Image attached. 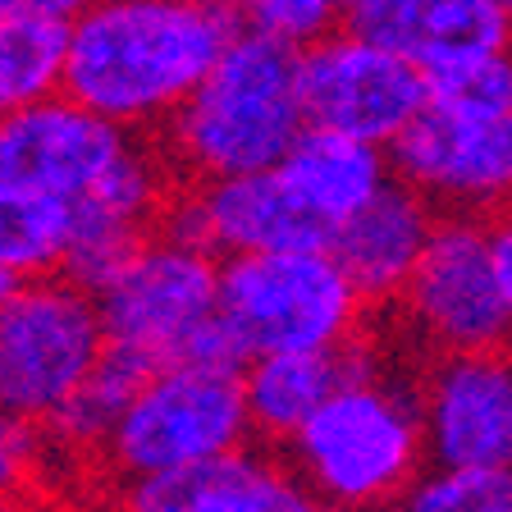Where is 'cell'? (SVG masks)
Listing matches in <instances>:
<instances>
[{
  "mask_svg": "<svg viewBox=\"0 0 512 512\" xmlns=\"http://www.w3.org/2000/svg\"><path fill=\"white\" fill-rule=\"evenodd\" d=\"M234 37V14L197 0H92L69 23L64 92L128 133L170 124Z\"/></svg>",
  "mask_w": 512,
  "mask_h": 512,
  "instance_id": "cell-1",
  "label": "cell"
},
{
  "mask_svg": "<svg viewBox=\"0 0 512 512\" xmlns=\"http://www.w3.org/2000/svg\"><path fill=\"white\" fill-rule=\"evenodd\" d=\"M302 51L256 28H238L206 83L170 119L165 147L183 179H229L270 170L302 138Z\"/></svg>",
  "mask_w": 512,
  "mask_h": 512,
  "instance_id": "cell-2",
  "label": "cell"
},
{
  "mask_svg": "<svg viewBox=\"0 0 512 512\" xmlns=\"http://www.w3.org/2000/svg\"><path fill=\"white\" fill-rule=\"evenodd\" d=\"M284 448L316 499L339 512L394 508L430 462L421 403L380 366L343 380Z\"/></svg>",
  "mask_w": 512,
  "mask_h": 512,
  "instance_id": "cell-3",
  "label": "cell"
},
{
  "mask_svg": "<svg viewBox=\"0 0 512 512\" xmlns=\"http://www.w3.org/2000/svg\"><path fill=\"white\" fill-rule=\"evenodd\" d=\"M106 348L92 288L69 275L23 279L0 302V416L46 430Z\"/></svg>",
  "mask_w": 512,
  "mask_h": 512,
  "instance_id": "cell-4",
  "label": "cell"
},
{
  "mask_svg": "<svg viewBox=\"0 0 512 512\" xmlns=\"http://www.w3.org/2000/svg\"><path fill=\"white\" fill-rule=\"evenodd\" d=\"M366 298L330 247L224 256L220 311L252 357L339 348L357 339Z\"/></svg>",
  "mask_w": 512,
  "mask_h": 512,
  "instance_id": "cell-5",
  "label": "cell"
},
{
  "mask_svg": "<svg viewBox=\"0 0 512 512\" xmlns=\"http://www.w3.org/2000/svg\"><path fill=\"white\" fill-rule=\"evenodd\" d=\"M247 435H252V412L243 375L156 366L119 416L106 453L124 480H142L224 458L243 448Z\"/></svg>",
  "mask_w": 512,
  "mask_h": 512,
  "instance_id": "cell-6",
  "label": "cell"
},
{
  "mask_svg": "<svg viewBox=\"0 0 512 512\" xmlns=\"http://www.w3.org/2000/svg\"><path fill=\"white\" fill-rule=\"evenodd\" d=\"M220 270L211 247L179 234H151L96 288L106 339L147 366H174L179 348L220 311Z\"/></svg>",
  "mask_w": 512,
  "mask_h": 512,
  "instance_id": "cell-7",
  "label": "cell"
},
{
  "mask_svg": "<svg viewBox=\"0 0 512 512\" xmlns=\"http://www.w3.org/2000/svg\"><path fill=\"white\" fill-rule=\"evenodd\" d=\"M403 320L435 352L508 348L512 311L490 261L480 215H444L403 288Z\"/></svg>",
  "mask_w": 512,
  "mask_h": 512,
  "instance_id": "cell-8",
  "label": "cell"
},
{
  "mask_svg": "<svg viewBox=\"0 0 512 512\" xmlns=\"http://www.w3.org/2000/svg\"><path fill=\"white\" fill-rule=\"evenodd\" d=\"M298 83L307 124L375 147H394L430 106V78L352 28L330 32L302 51Z\"/></svg>",
  "mask_w": 512,
  "mask_h": 512,
  "instance_id": "cell-9",
  "label": "cell"
},
{
  "mask_svg": "<svg viewBox=\"0 0 512 512\" xmlns=\"http://www.w3.org/2000/svg\"><path fill=\"white\" fill-rule=\"evenodd\" d=\"M389 156L398 179L435 211L494 215L512 206V110H453L430 101Z\"/></svg>",
  "mask_w": 512,
  "mask_h": 512,
  "instance_id": "cell-10",
  "label": "cell"
},
{
  "mask_svg": "<svg viewBox=\"0 0 512 512\" xmlns=\"http://www.w3.org/2000/svg\"><path fill=\"white\" fill-rule=\"evenodd\" d=\"M133 147L138 142L124 124L69 92L0 115V179L64 202L87 197Z\"/></svg>",
  "mask_w": 512,
  "mask_h": 512,
  "instance_id": "cell-11",
  "label": "cell"
},
{
  "mask_svg": "<svg viewBox=\"0 0 512 512\" xmlns=\"http://www.w3.org/2000/svg\"><path fill=\"white\" fill-rule=\"evenodd\" d=\"M416 403L430 467H512V343L439 352Z\"/></svg>",
  "mask_w": 512,
  "mask_h": 512,
  "instance_id": "cell-12",
  "label": "cell"
},
{
  "mask_svg": "<svg viewBox=\"0 0 512 512\" xmlns=\"http://www.w3.org/2000/svg\"><path fill=\"white\" fill-rule=\"evenodd\" d=\"M174 229L211 247L215 256L307 252L334 243V229L288 188L279 165L192 183L174 211Z\"/></svg>",
  "mask_w": 512,
  "mask_h": 512,
  "instance_id": "cell-13",
  "label": "cell"
},
{
  "mask_svg": "<svg viewBox=\"0 0 512 512\" xmlns=\"http://www.w3.org/2000/svg\"><path fill=\"white\" fill-rule=\"evenodd\" d=\"M124 512H339L316 499L293 462L234 448L183 471L124 480Z\"/></svg>",
  "mask_w": 512,
  "mask_h": 512,
  "instance_id": "cell-14",
  "label": "cell"
},
{
  "mask_svg": "<svg viewBox=\"0 0 512 512\" xmlns=\"http://www.w3.org/2000/svg\"><path fill=\"white\" fill-rule=\"evenodd\" d=\"M348 28L403 55L426 78L512 46V19L499 0H362Z\"/></svg>",
  "mask_w": 512,
  "mask_h": 512,
  "instance_id": "cell-15",
  "label": "cell"
},
{
  "mask_svg": "<svg viewBox=\"0 0 512 512\" xmlns=\"http://www.w3.org/2000/svg\"><path fill=\"white\" fill-rule=\"evenodd\" d=\"M435 224H439L435 206L407 179L394 174L362 211L334 229L330 252L339 256V266L348 270V279L357 284L366 307H384V302L403 298V288L412 279L421 252H426Z\"/></svg>",
  "mask_w": 512,
  "mask_h": 512,
  "instance_id": "cell-16",
  "label": "cell"
},
{
  "mask_svg": "<svg viewBox=\"0 0 512 512\" xmlns=\"http://www.w3.org/2000/svg\"><path fill=\"white\" fill-rule=\"evenodd\" d=\"M375 366V352L362 339L339 348H307V352H261L243 371V394L252 412V435L266 444H288L311 412L339 389L343 380Z\"/></svg>",
  "mask_w": 512,
  "mask_h": 512,
  "instance_id": "cell-17",
  "label": "cell"
},
{
  "mask_svg": "<svg viewBox=\"0 0 512 512\" xmlns=\"http://www.w3.org/2000/svg\"><path fill=\"white\" fill-rule=\"evenodd\" d=\"M384 151L389 147L307 124L302 138L279 160V174L320 220L339 229L343 220H352L384 183L394 179V156H384Z\"/></svg>",
  "mask_w": 512,
  "mask_h": 512,
  "instance_id": "cell-18",
  "label": "cell"
},
{
  "mask_svg": "<svg viewBox=\"0 0 512 512\" xmlns=\"http://www.w3.org/2000/svg\"><path fill=\"white\" fill-rule=\"evenodd\" d=\"M74 238V202L0 179V270L14 279L64 275Z\"/></svg>",
  "mask_w": 512,
  "mask_h": 512,
  "instance_id": "cell-19",
  "label": "cell"
},
{
  "mask_svg": "<svg viewBox=\"0 0 512 512\" xmlns=\"http://www.w3.org/2000/svg\"><path fill=\"white\" fill-rule=\"evenodd\" d=\"M151 371H156V366H147L138 352H124L110 343L106 357L96 362V371L87 375L74 394H69V403L51 416L46 435L69 448H106L119 426V416L128 412L138 384L147 380Z\"/></svg>",
  "mask_w": 512,
  "mask_h": 512,
  "instance_id": "cell-20",
  "label": "cell"
},
{
  "mask_svg": "<svg viewBox=\"0 0 512 512\" xmlns=\"http://www.w3.org/2000/svg\"><path fill=\"white\" fill-rule=\"evenodd\" d=\"M69 23L0 19V115L64 92Z\"/></svg>",
  "mask_w": 512,
  "mask_h": 512,
  "instance_id": "cell-21",
  "label": "cell"
},
{
  "mask_svg": "<svg viewBox=\"0 0 512 512\" xmlns=\"http://www.w3.org/2000/svg\"><path fill=\"white\" fill-rule=\"evenodd\" d=\"M398 512H512V467H426Z\"/></svg>",
  "mask_w": 512,
  "mask_h": 512,
  "instance_id": "cell-22",
  "label": "cell"
},
{
  "mask_svg": "<svg viewBox=\"0 0 512 512\" xmlns=\"http://www.w3.org/2000/svg\"><path fill=\"white\" fill-rule=\"evenodd\" d=\"M238 14L247 19V28L266 32L293 51H307V46L325 42L330 32H339V23L348 19V5L343 0H247Z\"/></svg>",
  "mask_w": 512,
  "mask_h": 512,
  "instance_id": "cell-23",
  "label": "cell"
},
{
  "mask_svg": "<svg viewBox=\"0 0 512 512\" xmlns=\"http://www.w3.org/2000/svg\"><path fill=\"white\" fill-rule=\"evenodd\" d=\"M430 101L453 110H512V46L430 78Z\"/></svg>",
  "mask_w": 512,
  "mask_h": 512,
  "instance_id": "cell-24",
  "label": "cell"
},
{
  "mask_svg": "<svg viewBox=\"0 0 512 512\" xmlns=\"http://www.w3.org/2000/svg\"><path fill=\"white\" fill-rule=\"evenodd\" d=\"M37 426H23L0 416V499L14 490H32V471H37Z\"/></svg>",
  "mask_w": 512,
  "mask_h": 512,
  "instance_id": "cell-25",
  "label": "cell"
},
{
  "mask_svg": "<svg viewBox=\"0 0 512 512\" xmlns=\"http://www.w3.org/2000/svg\"><path fill=\"white\" fill-rule=\"evenodd\" d=\"M485 234H490V261H494V275H499L503 302L512 311V206L485 215Z\"/></svg>",
  "mask_w": 512,
  "mask_h": 512,
  "instance_id": "cell-26",
  "label": "cell"
},
{
  "mask_svg": "<svg viewBox=\"0 0 512 512\" xmlns=\"http://www.w3.org/2000/svg\"><path fill=\"white\" fill-rule=\"evenodd\" d=\"M92 0H0V19H55L74 23Z\"/></svg>",
  "mask_w": 512,
  "mask_h": 512,
  "instance_id": "cell-27",
  "label": "cell"
},
{
  "mask_svg": "<svg viewBox=\"0 0 512 512\" xmlns=\"http://www.w3.org/2000/svg\"><path fill=\"white\" fill-rule=\"evenodd\" d=\"M0 512H64L60 503H51L46 494H32V490H14L0 499Z\"/></svg>",
  "mask_w": 512,
  "mask_h": 512,
  "instance_id": "cell-28",
  "label": "cell"
},
{
  "mask_svg": "<svg viewBox=\"0 0 512 512\" xmlns=\"http://www.w3.org/2000/svg\"><path fill=\"white\" fill-rule=\"evenodd\" d=\"M197 5H211V10H229V14H238L247 5V0H197Z\"/></svg>",
  "mask_w": 512,
  "mask_h": 512,
  "instance_id": "cell-29",
  "label": "cell"
},
{
  "mask_svg": "<svg viewBox=\"0 0 512 512\" xmlns=\"http://www.w3.org/2000/svg\"><path fill=\"white\" fill-rule=\"evenodd\" d=\"M19 284H23V279H14L10 270H0V302L10 298V293H14V288H19Z\"/></svg>",
  "mask_w": 512,
  "mask_h": 512,
  "instance_id": "cell-30",
  "label": "cell"
},
{
  "mask_svg": "<svg viewBox=\"0 0 512 512\" xmlns=\"http://www.w3.org/2000/svg\"><path fill=\"white\" fill-rule=\"evenodd\" d=\"M343 5H348V14H352V10H357V5H362V0H343Z\"/></svg>",
  "mask_w": 512,
  "mask_h": 512,
  "instance_id": "cell-31",
  "label": "cell"
},
{
  "mask_svg": "<svg viewBox=\"0 0 512 512\" xmlns=\"http://www.w3.org/2000/svg\"><path fill=\"white\" fill-rule=\"evenodd\" d=\"M499 5H503V10H508V19H512V0H499Z\"/></svg>",
  "mask_w": 512,
  "mask_h": 512,
  "instance_id": "cell-32",
  "label": "cell"
}]
</instances>
